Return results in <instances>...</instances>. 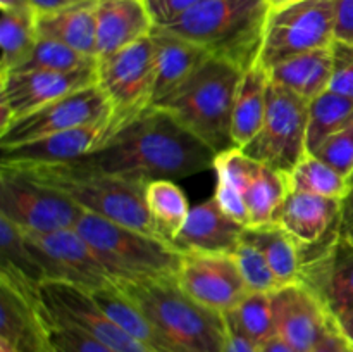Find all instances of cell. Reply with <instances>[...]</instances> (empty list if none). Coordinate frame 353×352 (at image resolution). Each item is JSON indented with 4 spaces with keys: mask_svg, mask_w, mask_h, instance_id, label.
I'll return each instance as SVG.
<instances>
[{
    "mask_svg": "<svg viewBox=\"0 0 353 352\" xmlns=\"http://www.w3.org/2000/svg\"><path fill=\"white\" fill-rule=\"evenodd\" d=\"M100 307L126 331L130 337L140 342L150 352H176L172 345L161 335L155 324L148 320L141 307L121 289L119 285L107 286L92 293Z\"/></svg>",
    "mask_w": 353,
    "mask_h": 352,
    "instance_id": "4316f807",
    "label": "cell"
},
{
    "mask_svg": "<svg viewBox=\"0 0 353 352\" xmlns=\"http://www.w3.org/2000/svg\"><path fill=\"white\" fill-rule=\"evenodd\" d=\"M117 285L141 307L176 352H224V314L186 295L176 280Z\"/></svg>",
    "mask_w": 353,
    "mask_h": 352,
    "instance_id": "8992f818",
    "label": "cell"
},
{
    "mask_svg": "<svg viewBox=\"0 0 353 352\" xmlns=\"http://www.w3.org/2000/svg\"><path fill=\"white\" fill-rule=\"evenodd\" d=\"M176 282L186 295L221 314L233 311L248 293L233 254L185 252Z\"/></svg>",
    "mask_w": 353,
    "mask_h": 352,
    "instance_id": "2e32d148",
    "label": "cell"
},
{
    "mask_svg": "<svg viewBox=\"0 0 353 352\" xmlns=\"http://www.w3.org/2000/svg\"><path fill=\"white\" fill-rule=\"evenodd\" d=\"M145 200L159 238L174 244L190 214L183 190L171 179H159L147 185Z\"/></svg>",
    "mask_w": 353,
    "mask_h": 352,
    "instance_id": "f546056e",
    "label": "cell"
},
{
    "mask_svg": "<svg viewBox=\"0 0 353 352\" xmlns=\"http://www.w3.org/2000/svg\"><path fill=\"white\" fill-rule=\"evenodd\" d=\"M350 352H353V347H352V345H350Z\"/></svg>",
    "mask_w": 353,
    "mask_h": 352,
    "instance_id": "f5cc1de1",
    "label": "cell"
},
{
    "mask_svg": "<svg viewBox=\"0 0 353 352\" xmlns=\"http://www.w3.org/2000/svg\"><path fill=\"white\" fill-rule=\"evenodd\" d=\"M268 2H269V7H271V9H276V7L285 6V3L292 2V0H268Z\"/></svg>",
    "mask_w": 353,
    "mask_h": 352,
    "instance_id": "816d5d0a",
    "label": "cell"
},
{
    "mask_svg": "<svg viewBox=\"0 0 353 352\" xmlns=\"http://www.w3.org/2000/svg\"><path fill=\"white\" fill-rule=\"evenodd\" d=\"M88 2V0H31L37 16H43V14L57 12V10L68 9V7L78 6V3Z\"/></svg>",
    "mask_w": 353,
    "mask_h": 352,
    "instance_id": "f6af8a7d",
    "label": "cell"
},
{
    "mask_svg": "<svg viewBox=\"0 0 353 352\" xmlns=\"http://www.w3.org/2000/svg\"><path fill=\"white\" fill-rule=\"evenodd\" d=\"M288 192L314 193L345 202L348 195V178L340 171L317 157L316 154H305L302 161L290 173H286Z\"/></svg>",
    "mask_w": 353,
    "mask_h": 352,
    "instance_id": "d6a6232c",
    "label": "cell"
},
{
    "mask_svg": "<svg viewBox=\"0 0 353 352\" xmlns=\"http://www.w3.org/2000/svg\"><path fill=\"white\" fill-rule=\"evenodd\" d=\"M95 17L99 59L150 37L155 28L145 0H95Z\"/></svg>",
    "mask_w": 353,
    "mask_h": 352,
    "instance_id": "44dd1931",
    "label": "cell"
},
{
    "mask_svg": "<svg viewBox=\"0 0 353 352\" xmlns=\"http://www.w3.org/2000/svg\"><path fill=\"white\" fill-rule=\"evenodd\" d=\"M259 352H296V351L293 347H290L285 340H281L279 337H274L271 338L268 344L259 347Z\"/></svg>",
    "mask_w": 353,
    "mask_h": 352,
    "instance_id": "7dc6e473",
    "label": "cell"
},
{
    "mask_svg": "<svg viewBox=\"0 0 353 352\" xmlns=\"http://www.w3.org/2000/svg\"><path fill=\"white\" fill-rule=\"evenodd\" d=\"M288 193L285 173L259 162L245 188L243 199L248 213V226L274 223L276 211Z\"/></svg>",
    "mask_w": 353,
    "mask_h": 352,
    "instance_id": "f1b7e54d",
    "label": "cell"
},
{
    "mask_svg": "<svg viewBox=\"0 0 353 352\" xmlns=\"http://www.w3.org/2000/svg\"><path fill=\"white\" fill-rule=\"evenodd\" d=\"M37 28L40 37L62 41L81 54L99 59L95 0L37 16Z\"/></svg>",
    "mask_w": 353,
    "mask_h": 352,
    "instance_id": "484cf974",
    "label": "cell"
},
{
    "mask_svg": "<svg viewBox=\"0 0 353 352\" xmlns=\"http://www.w3.org/2000/svg\"><path fill=\"white\" fill-rule=\"evenodd\" d=\"M0 10H34L31 0H0Z\"/></svg>",
    "mask_w": 353,
    "mask_h": 352,
    "instance_id": "c3c4849f",
    "label": "cell"
},
{
    "mask_svg": "<svg viewBox=\"0 0 353 352\" xmlns=\"http://www.w3.org/2000/svg\"><path fill=\"white\" fill-rule=\"evenodd\" d=\"M333 54V75L330 90L353 99V45L334 40L331 45Z\"/></svg>",
    "mask_w": 353,
    "mask_h": 352,
    "instance_id": "ab89813d",
    "label": "cell"
},
{
    "mask_svg": "<svg viewBox=\"0 0 353 352\" xmlns=\"http://www.w3.org/2000/svg\"><path fill=\"white\" fill-rule=\"evenodd\" d=\"M26 237L47 282L69 283L90 293L117 285L74 228L52 233H26Z\"/></svg>",
    "mask_w": 353,
    "mask_h": 352,
    "instance_id": "8fae6325",
    "label": "cell"
},
{
    "mask_svg": "<svg viewBox=\"0 0 353 352\" xmlns=\"http://www.w3.org/2000/svg\"><path fill=\"white\" fill-rule=\"evenodd\" d=\"M353 116V99L331 90L309 102V128H307V152L316 154L317 148Z\"/></svg>",
    "mask_w": 353,
    "mask_h": 352,
    "instance_id": "836d02e7",
    "label": "cell"
},
{
    "mask_svg": "<svg viewBox=\"0 0 353 352\" xmlns=\"http://www.w3.org/2000/svg\"><path fill=\"white\" fill-rule=\"evenodd\" d=\"M207 0H145L155 26H168Z\"/></svg>",
    "mask_w": 353,
    "mask_h": 352,
    "instance_id": "60d3db41",
    "label": "cell"
},
{
    "mask_svg": "<svg viewBox=\"0 0 353 352\" xmlns=\"http://www.w3.org/2000/svg\"><path fill=\"white\" fill-rule=\"evenodd\" d=\"M316 155L330 166H333L343 176L350 178L353 173V116L341 130L331 135L317 148Z\"/></svg>",
    "mask_w": 353,
    "mask_h": 352,
    "instance_id": "74e56055",
    "label": "cell"
},
{
    "mask_svg": "<svg viewBox=\"0 0 353 352\" xmlns=\"http://www.w3.org/2000/svg\"><path fill=\"white\" fill-rule=\"evenodd\" d=\"M228 323L247 340L262 347L276 337L271 293L248 292L236 307L224 314Z\"/></svg>",
    "mask_w": 353,
    "mask_h": 352,
    "instance_id": "e575fe53",
    "label": "cell"
},
{
    "mask_svg": "<svg viewBox=\"0 0 353 352\" xmlns=\"http://www.w3.org/2000/svg\"><path fill=\"white\" fill-rule=\"evenodd\" d=\"M85 211L61 193L0 166V216L26 233L76 228Z\"/></svg>",
    "mask_w": 353,
    "mask_h": 352,
    "instance_id": "30bf717a",
    "label": "cell"
},
{
    "mask_svg": "<svg viewBox=\"0 0 353 352\" xmlns=\"http://www.w3.org/2000/svg\"><path fill=\"white\" fill-rule=\"evenodd\" d=\"M38 28L34 10H2L0 17V78L24 64L37 45Z\"/></svg>",
    "mask_w": 353,
    "mask_h": 352,
    "instance_id": "4dcf8cb0",
    "label": "cell"
},
{
    "mask_svg": "<svg viewBox=\"0 0 353 352\" xmlns=\"http://www.w3.org/2000/svg\"><path fill=\"white\" fill-rule=\"evenodd\" d=\"M97 62H99V59L81 54V52L62 43V41L40 37L30 57L16 71H34V69H41V71L71 72L97 68Z\"/></svg>",
    "mask_w": 353,
    "mask_h": 352,
    "instance_id": "d590c367",
    "label": "cell"
},
{
    "mask_svg": "<svg viewBox=\"0 0 353 352\" xmlns=\"http://www.w3.org/2000/svg\"><path fill=\"white\" fill-rule=\"evenodd\" d=\"M0 276L41 286L47 278L19 226L0 216Z\"/></svg>",
    "mask_w": 353,
    "mask_h": 352,
    "instance_id": "1f68e13d",
    "label": "cell"
},
{
    "mask_svg": "<svg viewBox=\"0 0 353 352\" xmlns=\"http://www.w3.org/2000/svg\"><path fill=\"white\" fill-rule=\"evenodd\" d=\"M233 255L236 259V264L240 268L248 292L272 293L283 286L272 273L265 255L250 238L245 237V231L241 240L238 242L236 248H234Z\"/></svg>",
    "mask_w": 353,
    "mask_h": 352,
    "instance_id": "8d00e7d4",
    "label": "cell"
},
{
    "mask_svg": "<svg viewBox=\"0 0 353 352\" xmlns=\"http://www.w3.org/2000/svg\"><path fill=\"white\" fill-rule=\"evenodd\" d=\"M97 83L123 128L154 107L155 43L152 35L116 54L100 57Z\"/></svg>",
    "mask_w": 353,
    "mask_h": 352,
    "instance_id": "ba28073f",
    "label": "cell"
},
{
    "mask_svg": "<svg viewBox=\"0 0 353 352\" xmlns=\"http://www.w3.org/2000/svg\"><path fill=\"white\" fill-rule=\"evenodd\" d=\"M269 85H271L269 72L262 66L261 59L255 61L247 71H243L234 100L233 126H231V137L236 148L247 147L261 131L268 110Z\"/></svg>",
    "mask_w": 353,
    "mask_h": 352,
    "instance_id": "d4e9b609",
    "label": "cell"
},
{
    "mask_svg": "<svg viewBox=\"0 0 353 352\" xmlns=\"http://www.w3.org/2000/svg\"><path fill=\"white\" fill-rule=\"evenodd\" d=\"M338 0H292L271 9L264 28L261 62L265 69L334 43Z\"/></svg>",
    "mask_w": 353,
    "mask_h": 352,
    "instance_id": "52a82bcc",
    "label": "cell"
},
{
    "mask_svg": "<svg viewBox=\"0 0 353 352\" xmlns=\"http://www.w3.org/2000/svg\"><path fill=\"white\" fill-rule=\"evenodd\" d=\"M352 204H353V173L350 175V178H348V195L343 202V209L350 207Z\"/></svg>",
    "mask_w": 353,
    "mask_h": 352,
    "instance_id": "f907efd6",
    "label": "cell"
},
{
    "mask_svg": "<svg viewBox=\"0 0 353 352\" xmlns=\"http://www.w3.org/2000/svg\"><path fill=\"white\" fill-rule=\"evenodd\" d=\"M334 38L353 45V0H338Z\"/></svg>",
    "mask_w": 353,
    "mask_h": 352,
    "instance_id": "b9f144b4",
    "label": "cell"
},
{
    "mask_svg": "<svg viewBox=\"0 0 353 352\" xmlns=\"http://www.w3.org/2000/svg\"><path fill=\"white\" fill-rule=\"evenodd\" d=\"M121 128L123 126L110 114L97 123L47 135L16 147L0 148V164L24 166L78 161L103 147Z\"/></svg>",
    "mask_w": 353,
    "mask_h": 352,
    "instance_id": "ac0fdd59",
    "label": "cell"
},
{
    "mask_svg": "<svg viewBox=\"0 0 353 352\" xmlns=\"http://www.w3.org/2000/svg\"><path fill=\"white\" fill-rule=\"evenodd\" d=\"M226 345H224V352H259L257 345L252 344L250 340L243 337L240 331L234 330L230 323L226 321Z\"/></svg>",
    "mask_w": 353,
    "mask_h": 352,
    "instance_id": "ee69618b",
    "label": "cell"
},
{
    "mask_svg": "<svg viewBox=\"0 0 353 352\" xmlns=\"http://www.w3.org/2000/svg\"><path fill=\"white\" fill-rule=\"evenodd\" d=\"M243 224L231 219L214 197L190 209L186 223L174 245L183 252L233 254L245 231Z\"/></svg>",
    "mask_w": 353,
    "mask_h": 352,
    "instance_id": "603a6c76",
    "label": "cell"
},
{
    "mask_svg": "<svg viewBox=\"0 0 353 352\" xmlns=\"http://www.w3.org/2000/svg\"><path fill=\"white\" fill-rule=\"evenodd\" d=\"M110 114L112 109L109 100L99 83H95L68 93L26 116L17 117L6 130L0 131V148L16 147L47 135L97 123Z\"/></svg>",
    "mask_w": 353,
    "mask_h": 352,
    "instance_id": "7c38bea8",
    "label": "cell"
},
{
    "mask_svg": "<svg viewBox=\"0 0 353 352\" xmlns=\"http://www.w3.org/2000/svg\"><path fill=\"white\" fill-rule=\"evenodd\" d=\"M97 83V68L83 71H14L0 78V131L68 93Z\"/></svg>",
    "mask_w": 353,
    "mask_h": 352,
    "instance_id": "e0dca14e",
    "label": "cell"
},
{
    "mask_svg": "<svg viewBox=\"0 0 353 352\" xmlns=\"http://www.w3.org/2000/svg\"><path fill=\"white\" fill-rule=\"evenodd\" d=\"M338 231L345 238H348V240H353V204L350 207H347V209H343V213H341Z\"/></svg>",
    "mask_w": 353,
    "mask_h": 352,
    "instance_id": "bcb514c9",
    "label": "cell"
},
{
    "mask_svg": "<svg viewBox=\"0 0 353 352\" xmlns=\"http://www.w3.org/2000/svg\"><path fill=\"white\" fill-rule=\"evenodd\" d=\"M155 43V88L154 106L181 88L212 55L200 45L185 40L164 28L152 31Z\"/></svg>",
    "mask_w": 353,
    "mask_h": 352,
    "instance_id": "7402d4cb",
    "label": "cell"
},
{
    "mask_svg": "<svg viewBox=\"0 0 353 352\" xmlns=\"http://www.w3.org/2000/svg\"><path fill=\"white\" fill-rule=\"evenodd\" d=\"M269 10L268 0H207L174 23L159 28L247 71L261 57Z\"/></svg>",
    "mask_w": 353,
    "mask_h": 352,
    "instance_id": "3957f363",
    "label": "cell"
},
{
    "mask_svg": "<svg viewBox=\"0 0 353 352\" xmlns=\"http://www.w3.org/2000/svg\"><path fill=\"white\" fill-rule=\"evenodd\" d=\"M276 337L296 352H310L333 326L326 307L303 282L283 285L271 293Z\"/></svg>",
    "mask_w": 353,
    "mask_h": 352,
    "instance_id": "d6986e66",
    "label": "cell"
},
{
    "mask_svg": "<svg viewBox=\"0 0 353 352\" xmlns=\"http://www.w3.org/2000/svg\"><path fill=\"white\" fill-rule=\"evenodd\" d=\"M269 79L274 85L290 90L310 102L317 95L330 90L333 75L331 47L293 55L268 69Z\"/></svg>",
    "mask_w": 353,
    "mask_h": 352,
    "instance_id": "cb8c5ba5",
    "label": "cell"
},
{
    "mask_svg": "<svg viewBox=\"0 0 353 352\" xmlns=\"http://www.w3.org/2000/svg\"><path fill=\"white\" fill-rule=\"evenodd\" d=\"M305 283L323 302L331 321L343 328L353 320V240L340 231L324 240V247L314 259H302V276Z\"/></svg>",
    "mask_w": 353,
    "mask_h": 352,
    "instance_id": "5bb4252c",
    "label": "cell"
},
{
    "mask_svg": "<svg viewBox=\"0 0 353 352\" xmlns=\"http://www.w3.org/2000/svg\"><path fill=\"white\" fill-rule=\"evenodd\" d=\"M40 297L48 320L71 324L117 352H150L126 333L86 290L62 282H45Z\"/></svg>",
    "mask_w": 353,
    "mask_h": 352,
    "instance_id": "9a60e30c",
    "label": "cell"
},
{
    "mask_svg": "<svg viewBox=\"0 0 353 352\" xmlns=\"http://www.w3.org/2000/svg\"><path fill=\"white\" fill-rule=\"evenodd\" d=\"M343 202L314 193L288 192L276 211L274 223L288 231L300 247H312L330 237L340 224Z\"/></svg>",
    "mask_w": 353,
    "mask_h": 352,
    "instance_id": "ffe728a7",
    "label": "cell"
},
{
    "mask_svg": "<svg viewBox=\"0 0 353 352\" xmlns=\"http://www.w3.org/2000/svg\"><path fill=\"white\" fill-rule=\"evenodd\" d=\"M116 283L176 280L185 252L174 244L83 213L74 228Z\"/></svg>",
    "mask_w": 353,
    "mask_h": 352,
    "instance_id": "5b68a950",
    "label": "cell"
},
{
    "mask_svg": "<svg viewBox=\"0 0 353 352\" xmlns=\"http://www.w3.org/2000/svg\"><path fill=\"white\" fill-rule=\"evenodd\" d=\"M310 352H350V344L336 324H333Z\"/></svg>",
    "mask_w": 353,
    "mask_h": 352,
    "instance_id": "7bdbcfd3",
    "label": "cell"
},
{
    "mask_svg": "<svg viewBox=\"0 0 353 352\" xmlns=\"http://www.w3.org/2000/svg\"><path fill=\"white\" fill-rule=\"evenodd\" d=\"M245 237L250 238L268 259L272 273L281 285L300 282L302 276V254L300 244L283 230L279 224L247 226Z\"/></svg>",
    "mask_w": 353,
    "mask_h": 352,
    "instance_id": "83f0119b",
    "label": "cell"
},
{
    "mask_svg": "<svg viewBox=\"0 0 353 352\" xmlns=\"http://www.w3.org/2000/svg\"><path fill=\"white\" fill-rule=\"evenodd\" d=\"M50 335L57 352H117L79 328L50 321Z\"/></svg>",
    "mask_w": 353,
    "mask_h": 352,
    "instance_id": "f35d334b",
    "label": "cell"
},
{
    "mask_svg": "<svg viewBox=\"0 0 353 352\" xmlns=\"http://www.w3.org/2000/svg\"><path fill=\"white\" fill-rule=\"evenodd\" d=\"M241 76L240 68L212 57L181 88L155 107L171 114L216 154H223L234 148L231 126Z\"/></svg>",
    "mask_w": 353,
    "mask_h": 352,
    "instance_id": "277c9868",
    "label": "cell"
},
{
    "mask_svg": "<svg viewBox=\"0 0 353 352\" xmlns=\"http://www.w3.org/2000/svg\"><path fill=\"white\" fill-rule=\"evenodd\" d=\"M216 155L171 114L154 106L121 128L103 147L78 161L147 186L214 169Z\"/></svg>",
    "mask_w": 353,
    "mask_h": 352,
    "instance_id": "6da1fadb",
    "label": "cell"
},
{
    "mask_svg": "<svg viewBox=\"0 0 353 352\" xmlns=\"http://www.w3.org/2000/svg\"><path fill=\"white\" fill-rule=\"evenodd\" d=\"M309 102L283 86L269 85L264 124L241 150L248 157L290 173L307 152Z\"/></svg>",
    "mask_w": 353,
    "mask_h": 352,
    "instance_id": "9c48e42d",
    "label": "cell"
},
{
    "mask_svg": "<svg viewBox=\"0 0 353 352\" xmlns=\"http://www.w3.org/2000/svg\"><path fill=\"white\" fill-rule=\"evenodd\" d=\"M0 352H57L38 285L0 276Z\"/></svg>",
    "mask_w": 353,
    "mask_h": 352,
    "instance_id": "4fadbf2b",
    "label": "cell"
},
{
    "mask_svg": "<svg viewBox=\"0 0 353 352\" xmlns=\"http://www.w3.org/2000/svg\"><path fill=\"white\" fill-rule=\"evenodd\" d=\"M0 166L14 169L31 182L61 193L85 213L159 237L147 209L145 185L103 173L81 161Z\"/></svg>",
    "mask_w": 353,
    "mask_h": 352,
    "instance_id": "7a4b0ae2",
    "label": "cell"
},
{
    "mask_svg": "<svg viewBox=\"0 0 353 352\" xmlns=\"http://www.w3.org/2000/svg\"><path fill=\"white\" fill-rule=\"evenodd\" d=\"M338 330H340L341 333H343V337L347 338L348 344H350L352 347H353V320L348 324H345L343 328H338Z\"/></svg>",
    "mask_w": 353,
    "mask_h": 352,
    "instance_id": "681fc988",
    "label": "cell"
}]
</instances>
